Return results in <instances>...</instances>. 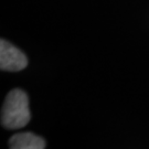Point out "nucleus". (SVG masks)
<instances>
[{"instance_id":"1","label":"nucleus","mask_w":149,"mask_h":149,"mask_svg":"<svg viewBox=\"0 0 149 149\" xmlns=\"http://www.w3.org/2000/svg\"><path fill=\"white\" fill-rule=\"evenodd\" d=\"M29 98L22 90H12L7 95L1 111V125L8 129H19L30 122Z\"/></svg>"},{"instance_id":"2","label":"nucleus","mask_w":149,"mask_h":149,"mask_svg":"<svg viewBox=\"0 0 149 149\" xmlns=\"http://www.w3.org/2000/svg\"><path fill=\"white\" fill-rule=\"evenodd\" d=\"M28 64L27 56L19 49L3 39L0 41V69L7 72H18Z\"/></svg>"},{"instance_id":"3","label":"nucleus","mask_w":149,"mask_h":149,"mask_svg":"<svg viewBox=\"0 0 149 149\" xmlns=\"http://www.w3.org/2000/svg\"><path fill=\"white\" fill-rule=\"evenodd\" d=\"M9 147L11 149H43L45 148V141L32 133H19L10 138Z\"/></svg>"}]
</instances>
